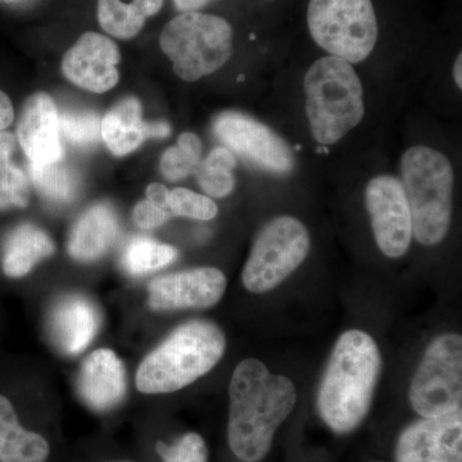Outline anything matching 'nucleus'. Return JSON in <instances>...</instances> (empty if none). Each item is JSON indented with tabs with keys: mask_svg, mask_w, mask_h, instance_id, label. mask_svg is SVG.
Instances as JSON below:
<instances>
[{
	"mask_svg": "<svg viewBox=\"0 0 462 462\" xmlns=\"http://www.w3.org/2000/svg\"><path fill=\"white\" fill-rule=\"evenodd\" d=\"M227 440L240 460H263L273 437L296 406V387L291 379L273 375L256 358L242 361L234 370L229 388Z\"/></svg>",
	"mask_w": 462,
	"mask_h": 462,
	"instance_id": "1",
	"label": "nucleus"
},
{
	"mask_svg": "<svg viewBox=\"0 0 462 462\" xmlns=\"http://www.w3.org/2000/svg\"><path fill=\"white\" fill-rule=\"evenodd\" d=\"M380 370L382 355L369 334L352 329L339 337L318 393L319 415L334 433H351L365 420Z\"/></svg>",
	"mask_w": 462,
	"mask_h": 462,
	"instance_id": "2",
	"label": "nucleus"
},
{
	"mask_svg": "<svg viewBox=\"0 0 462 462\" xmlns=\"http://www.w3.org/2000/svg\"><path fill=\"white\" fill-rule=\"evenodd\" d=\"M225 346L224 331L214 322H187L143 360L136 387L145 394L180 391L211 372L223 357Z\"/></svg>",
	"mask_w": 462,
	"mask_h": 462,
	"instance_id": "3",
	"label": "nucleus"
},
{
	"mask_svg": "<svg viewBox=\"0 0 462 462\" xmlns=\"http://www.w3.org/2000/svg\"><path fill=\"white\" fill-rule=\"evenodd\" d=\"M401 184L409 203L412 236L422 245L446 238L452 217L455 176L445 154L424 145L404 152Z\"/></svg>",
	"mask_w": 462,
	"mask_h": 462,
	"instance_id": "4",
	"label": "nucleus"
},
{
	"mask_svg": "<svg viewBox=\"0 0 462 462\" xmlns=\"http://www.w3.org/2000/svg\"><path fill=\"white\" fill-rule=\"evenodd\" d=\"M303 88L312 136L321 145L339 142L363 121V84L351 63L320 58L306 72Z\"/></svg>",
	"mask_w": 462,
	"mask_h": 462,
	"instance_id": "5",
	"label": "nucleus"
},
{
	"mask_svg": "<svg viewBox=\"0 0 462 462\" xmlns=\"http://www.w3.org/2000/svg\"><path fill=\"white\" fill-rule=\"evenodd\" d=\"M233 36V27L224 18L182 12L163 27L160 45L175 74L191 83L214 74L230 60Z\"/></svg>",
	"mask_w": 462,
	"mask_h": 462,
	"instance_id": "6",
	"label": "nucleus"
},
{
	"mask_svg": "<svg viewBox=\"0 0 462 462\" xmlns=\"http://www.w3.org/2000/svg\"><path fill=\"white\" fill-rule=\"evenodd\" d=\"M310 33L330 56L360 63L378 41V21L372 0H310Z\"/></svg>",
	"mask_w": 462,
	"mask_h": 462,
	"instance_id": "7",
	"label": "nucleus"
},
{
	"mask_svg": "<svg viewBox=\"0 0 462 462\" xmlns=\"http://www.w3.org/2000/svg\"><path fill=\"white\" fill-rule=\"evenodd\" d=\"M311 249L305 225L291 216H281L264 225L243 270V284L252 293L273 291L291 275Z\"/></svg>",
	"mask_w": 462,
	"mask_h": 462,
	"instance_id": "8",
	"label": "nucleus"
},
{
	"mask_svg": "<svg viewBox=\"0 0 462 462\" xmlns=\"http://www.w3.org/2000/svg\"><path fill=\"white\" fill-rule=\"evenodd\" d=\"M410 402L421 418L461 410L462 338L443 334L430 343L410 387Z\"/></svg>",
	"mask_w": 462,
	"mask_h": 462,
	"instance_id": "9",
	"label": "nucleus"
},
{
	"mask_svg": "<svg viewBox=\"0 0 462 462\" xmlns=\"http://www.w3.org/2000/svg\"><path fill=\"white\" fill-rule=\"evenodd\" d=\"M216 135L252 165L275 175L294 170L293 151L269 126L242 112H224L216 118Z\"/></svg>",
	"mask_w": 462,
	"mask_h": 462,
	"instance_id": "10",
	"label": "nucleus"
},
{
	"mask_svg": "<svg viewBox=\"0 0 462 462\" xmlns=\"http://www.w3.org/2000/svg\"><path fill=\"white\" fill-rule=\"evenodd\" d=\"M365 202L382 254L402 257L411 245L412 220L401 181L391 175L376 176L367 184Z\"/></svg>",
	"mask_w": 462,
	"mask_h": 462,
	"instance_id": "11",
	"label": "nucleus"
},
{
	"mask_svg": "<svg viewBox=\"0 0 462 462\" xmlns=\"http://www.w3.org/2000/svg\"><path fill=\"white\" fill-rule=\"evenodd\" d=\"M396 462H462V412L422 418L398 437Z\"/></svg>",
	"mask_w": 462,
	"mask_h": 462,
	"instance_id": "12",
	"label": "nucleus"
},
{
	"mask_svg": "<svg viewBox=\"0 0 462 462\" xmlns=\"http://www.w3.org/2000/svg\"><path fill=\"white\" fill-rule=\"evenodd\" d=\"M226 285L224 273L214 267L170 273L149 284V306L157 311L207 309L218 303Z\"/></svg>",
	"mask_w": 462,
	"mask_h": 462,
	"instance_id": "13",
	"label": "nucleus"
},
{
	"mask_svg": "<svg viewBox=\"0 0 462 462\" xmlns=\"http://www.w3.org/2000/svg\"><path fill=\"white\" fill-rule=\"evenodd\" d=\"M121 54L112 39L85 32L62 60L67 80L91 93H106L118 83Z\"/></svg>",
	"mask_w": 462,
	"mask_h": 462,
	"instance_id": "14",
	"label": "nucleus"
},
{
	"mask_svg": "<svg viewBox=\"0 0 462 462\" xmlns=\"http://www.w3.org/2000/svg\"><path fill=\"white\" fill-rule=\"evenodd\" d=\"M17 136L32 163L44 165L62 160L60 112L48 94L36 93L26 100L18 123Z\"/></svg>",
	"mask_w": 462,
	"mask_h": 462,
	"instance_id": "15",
	"label": "nucleus"
},
{
	"mask_svg": "<svg viewBox=\"0 0 462 462\" xmlns=\"http://www.w3.org/2000/svg\"><path fill=\"white\" fill-rule=\"evenodd\" d=\"M79 394L97 411H108L124 400L126 375L111 349H98L85 360L78 379Z\"/></svg>",
	"mask_w": 462,
	"mask_h": 462,
	"instance_id": "16",
	"label": "nucleus"
},
{
	"mask_svg": "<svg viewBox=\"0 0 462 462\" xmlns=\"http://www.w3.org/2000/svg\"><path fill=\"white\" fill-rule=\"evenodd\" d=\"M99 314L90 300L71 294L57 300L50 315V333L63 354H81L97 336Z\"/></svg>",
	"mask_w": 462,
	"mask_h": 462,
	"instance_id": "17",
	"label": "nucleus"
},
{
	"mask_svg": "<svg viewBox=\"0 0 462 462\" xmlns=\"http://www.w3.org/2000/svg\"><path fill=\"white\" fill-rule=\"evenodd\" d=\"M118 236V220L108 205H94L76 221L69 252L81 263H93L107 254Z\"/></svg>",
	"mask_w": 462,
	"mask_h": 462,
	"instance_id": "18",
	"label": "nucleus"
},
{
	"mask_svg": "<svg viewBox=\"0 0 462 462\" xmlns=\"http://www.w3.org/2000/svg\"><path fill=\"white\" fill-rule=\"evenodd\" d=\"M50 454L47 439L21 427L14 407L0 396V462H47Z\"/></svg>",
	"mask_w": 462,
	"mask_h": 462,
	"instance_id": "19",
	"label": "nucleus"
},
{
	"mask_svg": "<svg viewBox=\"0 0 462 462\" xmlns=\"http://www.w3.org/2000/svg\"><path fill=\"white\" fill-rule=\"evenodd\" d=\"M54 245L48 234L33 225H20L5 239L3 247V272L9 278H23L36 263L50 257Z\"/></svg>",
	"mask_w": 462,
	"mask_h": 462,
	"instance_id": "20",
	"label": "nucleus"
},
{
	"mask_svg": "<svg viewBox=\"0 0 462 462\" xmlns=\"http://www.w3.org/2000/svg\"><path fill=\"white\" fill-rule=\"evenodd\" d=\"M100 134L115 156H126L141 147L145 139L141 102L129 97L117 103L103 118Z\"/></svg>",
	"mask_w": 462,
	"mask_h": 462,
	"instance_id": "21",
	"label": "nucleus"
},
{
	"mask_svg": "<svg viewBox=\"0 0 462 462\" xmlns=\"http://www.w3.org/2000/svg\"><path fill=\"white\" fill-rule=\"evenodd\" d=\"M165 0H98L99 25L114 38H135Z\"/></svg>",
	"mask_w": 462,
	"mask_h": 462,
	"instance_id": "22",
	"label": "nucleus"
},
{
	"mask_svg": "<svg viewBox=\"0 0 462 462\" xmlns=\"http://www.w3.org/2000/svg\"><path fill=\"white\" fill-rule=\"evenodd\" d=\"M16 138L11 133L0 132V211L25 207L29 200L26 176L14 162Z\"/></svg>",
	"mask_w": 462,
	"mask_h": 462,
	"instance_id": "23",
	"label": "nucleus"
},
{
	"mask_svg": "<svg viewBox=\"0 0 462 462\" xmlns=\"http://www.w3.org/2000/svg\"><path fill=\"white\" fill-rule=\"evenodd\" d=\"M176 257L178 251L172 245L138 236L130 240L125 247L121 263L130 275H144L162 269L173 263Z\"/></svg>",
	"mask_w": 462,
	"mask_h": 462,
	"instance_id": "24",
	"label": "nucleus"
},
{
	"mask_svg": "<svg viewBox=\"0 0 462 462\" xmlns=\"http://www.w3.org/2000/svg\"><path fill=\"white\" fill-rule=\"evenodd\" d=\"M30 172L36 189L51 202L67 203L75 199L79 182L74 172L62 160L54 162L32 163Z\"/></svg>",
	"mask_w": 462,
	"mask_h": 462,
	"instance_id": "25",
	"label": "nucleus"
},
{
	"mask_svg": "<svg viewBox=\"0 0 462 462\" xmlns=\"http://www.w3.org/2000/svg\"><path fill=\"white\" fill-rule=\"evenodd\" d=\"M236 166V156L227 148H215L197 169L200 188L208 196L225 199L236 188L233 171Z\"/></svg>",
	"mask_w": 462,
	"mask_h": 462,
	"instance_id": "26",
	"label": "nucleus"
},
{
	"mask_svg": "<svg viewBox=\"0 0 462 462\" xmlns=\"http://www.w3.org/2000/svg\"><path fill=\"white\" fill-rule=\"evenodd\" d=\"M102 121L94 112H63L60 114V130L72 144L88 147L99 141Z\"/></svg>",
	"mask_w": 462,
	"mask_h": 462,
	"instance_id": "27",
	"label": "nucleus"
},
{
	"mask_svg": "<svg viewBox=\"0 0 462 462\" xmlns=\"http://www.w3.org/2000/svg\"><path fill=\"white\" fill-rule=\"evenodd\" d=\"M169 208L171 215L200 221L212 220L218 212L217 205L209 197L185 188H176L170 191Z\"/></svg>",
	"mask_w": 462,
	"mask_h": 462,
	"instance_id": "28",
	"label": "nucleus"
},
{
	"mask_svg": "<svg viewBox=\"0 0 462 462\" xmlns=\"http://www.w3.org/2000/svg\"><path fill=\"white\" fill-rule=\"evenodd\" d=\"M157 452L163 462H207L208 458L205 439L197 433L185 434L171 446L160 442Z\"/></svg>",
	"mask_w": 462,
	"mask_h": 462,
	"instance_id": "29",
	"label": "nucleus"
},
{
	"mask_svg": "<svg viewBox=\"0 0 462 462\" xmlns=\"http://www.w3.org/2000/svg\"><path fill=\"white\" fill-rule=\"evenodd\" d=\"M200 163V157L179 147L167 149L161 158V171L169 180L178 181L196 173Z\"/></svg>",
	"mask_w": 462,
	"mask_h": 462,
	"instance_id": "30",
	"label": "nucleus"
},
{
	"mask_svg": "<svg viewBox=\"0 0 462 462\" xmlns=\"http://www.w3.org/2000/svg\"><path fill=\"white\" fill-rule=\"evenodd\" d=\"M170 214L166 209L161 208L149 200H142L134 208V221L142 229L152 230L161 226L169 220Z\"/></svg>",
	"mask_w": 462,
	"mask_h": 462,
	"instance_id": "31",
	"label": "nucleus"
},
{
	"mask_svg": "<svg viewBox=\"0 0 462 462\" xmlns=\"http://www.w3.org/2000/svg\"><path fill=\"white\" fill-rule=\"evenodd\" d=\"M169 193L170 191L167 190V188L163 187L162 184H151L147 188V199L149 202L170 212ZM170 214H171V212H170Z\"/></svg>",
	"mask_w": 462,
	"mask_h": 462,
	"instance_id": "32",
	"label": "nucleus"
},
{
	"mask_svg": "<svg viewBox=\"0 0 462 462\" xmlns=\"http://www.w3.org/2000/svg\"><path fill=\"white\" fill-rule=\"evenodd\" d=\"M14 109L11 99L5 91L0 90V132L7 129L14 123Z\"/></svg>",
	"mask_w": 462,
	"mask_h": 462,
	"instance_id": "33",
	"label": "nucleus"
},
{
	"mask_svg": "<svg viewBox=\"0 0 462 462\" xmlns=\"http://www.w3.org/2000/svg\"><path fill=\"white\" fill-rule=\"evenodd\" d=\"M179 147L184 151L189 152L194 156H202V143H200L199 136L193 133H184L179 138Z\"/></svg>",
	"mask_w": 462,
	"mask_h": 462,
	"instance_id": "34",
	"label": "nucleus"
},
{
	"mask_svg": "<svg viewBox=\"0 0 462 462\" xmlns=\"http://www.w3.org/2000/svg\"><path fill=\"white\" fill-rule=\"evenodd\" d=\"M171 134V127L167 123L145 124V138H166Z\"/></svg>",
	"mask_w": 462,
	"mask_h": 462,
	"instance_id": "35",
	"label": "nucleus"
},
{
	"mask_svg": "<svg viewBox=\"0 0 462 462\" xmlns=\"http://www.w3.org/2000/svg\"><path fill=\"white\" fill-rule=\"evenodd\" d=\"M211 2L212 0H173L175 7L181 12H196Z\"/></svg>",
	"mask_w": 462,
	"mask_h": 462,
	"instance_id": "36",
	"label": "nucleus"
},
{
	"mask_svg": "<svg viewBox=\"0 0 462 462\" xmlns=\"http://www.w3.org/2000/svg\"><path fill=\"white\" fill-rule=\"evenodd\" d=\"M461 66H462V54L458 53L457 58H456L455 66H454V79H455L456 85H457V87H458V89H462Z\"/></svg>",
	"mask_w": 462,
	"mask_h": 462,
	"instance_id": "37",
	"label": "nucleus"
}]
</instances>
